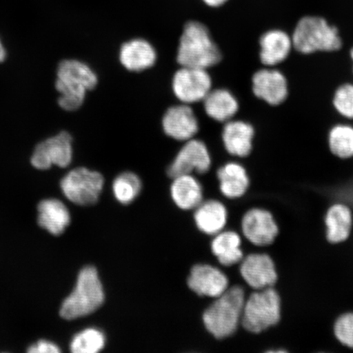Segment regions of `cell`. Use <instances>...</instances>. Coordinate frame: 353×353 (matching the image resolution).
Masks as SVG:
<instances>
[{
  "label": "cell",
  "instance_id": "4",
  "mask_svg": "<svg viewBox=\"0 0 353 353\" xmlns=\"http://www.w3.org/2000/svg\"><path fill=\"white\" fill-rule=\"evenodd\" d=\"M99 78L90 65L81 61H61L57 68L55 86L59 104L66 112H74L85 103L88 91L98 85Z\"/></svg>",
  "mask_w": 353,
  "mask_h": 353
},
{
  "label": "cell",
  "instance_id": "3",
  "mask_svg": "<svg viewBox=\"0 0 353 353\" xmlns=\"http://www.w3.org/2000/svg\"><path fill=\"white\" fill-rule=\"evenodd\" d=\"M246 296L244 287L239 285L229 286L206 309L203 314V322L215 339H227L236 333L241 325Z\"/></svg>",
  "mask_w": 353,
  "mask_h": 353
},
{
  "label": "cell",
  "instance_id": "12",
  "mask_svg": "<svg viewBox=\"0 0 353 353\" xmlns=\"http://www.w3.org/2000/svg\"><path fill=\"white\" fill-rule=\"evenodd\" d=\"M256 137L257 130L248 119L234 118L223 123L221 132L225 152L229 156L240 160L249 158L253 154Z\"/></svg>",
  "mask_w": 353,
  "mask_h": 353
},
{
  "label": "cell",
  "instance_id": "9",
  "mask_svg": "<svg viewBox=\"0 0 353 353\" xmlns=\"http://www.w3.org/2000/svg\"><path fill=\"white\" fill-rule=\"evenodd\" d=\"M242 236L250 244L259 248L274 244L280 234L275 215L263 207H252L242 215Z\"/></svg>",
  "mask_w": 353,
  "mask_h": 353
},
{
  "label": "cell",
  "instance_id": "14",
  "mask_svg": "<svg viewBox=\"0 0 353 353\" xmlns=\"http://www.w3.org/2000/svg\"><path fill=\"white\" fill-rule=\"evenodd\" d=\"M72 143V135L66 131L43 141L34 149L32 165L39 170H48L52 165L68 167L73 159Z\"/></svg>",
  "mask_w": 353,
  "mask_h": 353
},
{
  "label": "cell",
  "instance_id": "20",
  "mask_svg": "<svg viewBox=\"0 0 353 353\" xmlns=\"http://www.w3.org/2000/svg\"><path fill=\"white\" fill-rule=\"evenodd\" d=\"M202 103L207 117L220 123L236 118L241 110L239 99L227 88H212Z\"/></svg>",
  "mask_w": 353,
  "mask_h": 353
},
{
  "label": "cell",
  "instance_id": "10",
  "mask_svg": "<svg viewBox=\"0 0 353 353\" xmlns=\"http://www.w3.org/2000/svg\"><path fill=\"white\" fill-rule=\"evenodd\" d=\"M213 88V79L208 70L182 66L172 79V90L183 104L201 103Z\"/></svg>",
  "mask_w": 353,
  "mask_h": 353
},
{
  "label": "cell",
  "instance_id": "7",
  "mask_svg": "<svg viewBox=\"0 0 353 353\" xmlns=\"http://www.w3.org/2000/svg\"><path fill=\"white\" fill-rule=\"evenodd\" d=\"M250 90L260 103L268 108H279L290 98V79L280 68L260 66L251 74Z\"/></svg>",
  "mask_w": 353,
  "mask_h": 353
},
{
  "label": "cell",
  "instance_id": "28",
  "mask_svg": "<svg viewBox=\"0 0 353 353\" xmlns=\"http://www.w3.org/2000/svg\"><path fill=\"white\" fill-rule=\"evenodd\" d=\"M112 191L114 198L121 204H130L142 191V181L132 172H123L114 179Z\"/></svg>",
  "mask_w": 353,
  "mask_h": 353
},
{
  "label": "cell",
  "instance_id": "21",
  "mask_svg": "<svg viewBox=\"0 0 353 353\" xmlns=\"http://www.w3.org/2000/svg\"><path fill=\"white\" fill-rule=\"evenodd\" d=\"M119 59L130 72H141L156 64L157 52L152 44L145 39H134L122 44Z\"/></svg>",
  "mask_w": 353,
  "mask_h": 353
},
{
  "label": "cell",
  "instance_id": "6",
  "mask_svg": "<svg viewBox=\"0 0 353 353\" xmlns=\"http://www.w3.org/2000/svg\"><path fill=\"white\" fill-rule=\"evenodd\" d=\"M103 286L94 267L83 268L78 276L73 292L61 304L60 315L65 320H74L92 314L103 305Z\"/></svg>",
  "mask_w": 353,
  "mask_h": 353
},
{
  "label": "cell",
  "instance_id": "19",
  "mask_svg": "<svg viewBox=\"0 0 353 353\" xmlns=\"http://www.w3.org/2000/svg\"><path fill=\"white\" fill-rule=\"evenodd\" d=\"M326 241L332 245L346 242L352 235L353 212L347 203L339 201L331 204L324 215Z\"/></svg>",
  "mask_w": 353,
  "mask_h": 353
},
{
  "label": "cell",
  "instance_id": "18",
  "mask_svg": "<svg viewBox=\"0 0 353 353\" xmlns=\"http://www.w3.org/2000/svg\"><path fill=\"white\" fill-rule=\"evenodd\" d=\"M219 191L229 200H238L244 197L251 186L248 169L243 163L229 161L221 165L218 170Z\"/></svg>",
  "mask_w": 353,
  "mask_h": 353
},
{
  "label": "cell",
  "instance_id": "16",
  "mask_svg": "<svg viewBox=\"0 0 353 353\" xmlns=\"http://www.w3.org/2000/svg\"><path fill=\"white\" fill-rule=\"evenodd\" d=\"M161 125L168 137L180 142L195 138L200 129L193 109L183 103L168 109L163 116Z\"/></svg>",
  "mask_w": 353,
  "mask_h": 353
},
{
  "label": "cell",
  "instance_id": "31",
  "mask_svg": "<svg viewBox=\"0 0 353 353\" xmlns=\"http://www.w3.org/2000/svg\"><path fill=\"white\" fill-rule=\"evenodd\" d=\"M28 352L30 353H59L61 352V350L59 346L54 343L39 341L34 345L30 346Z\"/></svg>",
  "mask_w": 353,
  "mask_h": 353
},
{
  "label": "cell",
  "instance_id": "29",
  "mask_svg": "<svg viewBox=\"0 0 353 353\" xmlns=\"http://www.w3.org/2000/svg\"><path fill=\"white\" fill-rule=\"evenodd\" d=\"M105 344V337L100 330L87 328L74 335L70 350L74 353H97L103 350Z\"/></svg>",
  "mask_w": 353,
  "mask_h": 353
},
{
  "label": "cell",
  "instance_id": "8",
  "mask_svg": "<svg viewBox=\"0 0 353 353\" xmlns=\"http://www.w3.org/2000/svg\"><path fill=\"white\" fill-rule=\"evenodd\" d=\"M60 186L70 201L78 205L90 206L98 202L103 192L104 178L98 171L79 167L65 175Z\"/></svg>",
  "mask_w": 353,
  "mask_h": 353
},
{
  "label": "cell",
  "instance_id": "33",
  "mask_svg": "<svg viewBox=\"0 0 353 353\" xmlns=\"http://www.w3.org/2000/svg\"><path fill=\"white\" fill-rule=\"evenodd\" d=\"M6 59V51L4 50L3 43L0 41V63H2Z\"/></svg>",
  "mask_w": 353,
  "mask_h": 353
},
{
  "label": "cell",
  "instance_id": "34",
  "mask_svg": "<svg viewBox=\"0 0 353 353\" xmlns=\"http://www.w3.org/2000/svg\"><path fill=\"white\" fill-rule=\"evenodd\" d=\"M348 57H350V63H351V72L352 76L353 78V46H351L350 50H348Z\"/></svg>",
  "mask_w": 353,
  "mask_h": 353
},
{
  "label": "cell",
  "instance_id": "15",
  "mask_svg": "<svg viewBox=\"0 0 353 353\" xmlns=\"http://www.w3.org/2000/svg\"><path fill=\"white\" fill-rule=\"evenodd\" d=\"M294 52L292 37L285 30H268L258 39V59L261 66L280 68Z\"/></svg>",
  "mask_w": 353,
  "mask_h": 353
},
{
  "label": "cell",
  "instance_id": "23",
  "mask_svg": "<svg viewBox=\"0 0 353 353\" xmlns=\"http://www.w3.org/2000/svg\"><path fill=\"white\" fill-rule=\"evenodd\" d=\"M242 244V238L237 232L222 231L214 236L211 250L221 265L232 267L239 264L244 258Z\"/></svg>",
  "mask_w": 353,
  "mask_h": 353
},
{
  "label": "cell",
  "instance_id": "22",
  "mask_svg": "<svg viewBox=\"0 0 353 353\" xmlns=\"http://www.w3.org/2000/svg\"><path fill=\"white\" fill-rule=\"evenodd\" d=\"M195 210L194 219L196 226L206 235L215 236L226 227L228 212L222 202L218 200L202 201Z\"/></svg>",
  "mask_w": 353,
  "mask_h": 353
},
{
  "label": "cell",
  "instance_id": "2",
  "mask_svg": "<svg viewBox=\"0 0 353 353\" xmlns=\"http://www.w3.org/2000/svg\"><path fill=\"white\" fill-rule=\"evenodd\" d=\"M222 60V51L212 37L208 28L201 22H188L180 37L176 54L178 63L181 66L209 70Z\"/></svg>",
  "mask_w": 353,
  "mask_h": 353
},
{
  "label": "cell",
  "instance_id": "25",
  "mask_svg": "<svg viewBox=\"0 0 353 353\" xmlns=\"http://www.w3.org/2000/svg\"><path fill=\"white\" fill-rule=\"evenodd\" d=\"M171 185V196L179 208L195 210L203 201L204 191L200 181L192 174L175 176Z\"/></svg>",
  "mask_w": 353,
  "mask_h": 353
},
{
  "label": "cell",
  "instance_id": "11",
  "mask_svg": "<svg viewBox=\"0 0 353 353\" xmlns=\"http://www.w3.org/2000/svg\"><path fill=\"white\" fill-rule=\"evenodd\" d=\"M212 166V157L208 145L202 140L193 138L185 142L167 169V174L176 176L192 174L195 172L205 174Z\"/></svg>",
  "mask_w": 353,
  "mask_h": 353
},
{
  "label": "cell",
  "instance_id": "17",
  "mask_svg": "<svg viewBox=\"0 0 353 353\" xmlns=\"http://www.w3.org/2000/svg\"><path fill=\"white\" fill-rule=\"evenodd\" d=\"M188 284L200 296L215 299L228 289L230 281L219 268L210 264H197L192 268Z\"/></svg>",
  "mask_w": 353,
  "mask_h": 353
},
{
  "label": "cell",
  "instance_id": "30",
  "mask_svg": "<svg viewBox=\"0 0 353 353\" xmlns=\"http://www.w3.org/2000/svg\"><path fill=\"white\" fill-rule=\"evenodd\" d=\"M333 333L335 341L341 345L353 350V312L339 315L334 321Z\"/></svg>",
  "mask_w": 353,
  "mask_h": 353
},
{
  "label": "cell",
  "instance_id": "32",
  "mask_svg": "<svg viewBox=\"0 0 353 353\" xmlns=\"http://www.w3.org/2000/svg\"><path fill=\"white\" fill-rule=\"evenodd\" d=\"M228 0H203L207 6L211 8H219L223 6L224 3H226Z\"/></svg>",
  "mask_w": 353,
  "mask_h": 353
},
{
  "label": "cell",
  "instance_id": "1",
  "mask_svg": "<svg viewBox=\"0 0 353 353\" xmlns=\"http://www.w3.org/2000/svg\"><path fill=\"white\" fill-rule=\"evenodd\" d=\"M291 37L294 52L301 56L333 54L343 48V38L337 26L319 16L300 19Z\"/></svg>",
  "mask_w": 353,
  "mask_h": 353
},
{
  "label": "cell",
  "instance_id": "5",
  "mask_svg": "<svg viewBox=\"0 0 353 353\" xmlns=\"http://www.w3.org/2000/svg\"><path fill=\"white\" fill-rule=\"evenodd\" d=\"M282 316L283 301L276 286L253 290L246 296L241 326L247 333L261 334L278 325Z\"/></svg>",
  "mask_w": 353,
  "mask_h": 353
},
{
  "label": "cell",
  "instance_id": "27",
  "mask_svg": "<svg viewBox=\"0 0 353 353\" xmlns=\"http://www.w3.org/2000/svg\"><path fill=\"white\" fill-rule=\"evenodd\" d=\"M330 104L341 121L353 122V81H343L334 88Z\"/></svg>",
  "mask_w": 353,
  "mask_h": 353
},
{
  "label": "cell",
  "instance_id": "24",
  "mask_svg": "<svg viewBox=\"0 0 353 353\" xmlns=\"http://www.w3.org/2000/svg\"><path fill=\"white\" fill-rule=\"evenodd\" d=\"M326 148L331 156L339 161L353 159V123L339 121L329 127L325 136Z\"/></svg>",
  "mask_w": 353,
  "mask_h": 353
},
{
  "label": "cell",
  "instance_id": "26",
  "mask_svg": "<svg viewBox=\"0 0 353 353\" xmlns=\"http://www.w3.org/2000/svg\"><path fill=\"white\" fill-rule=\"evenodd\" d=\"M39 226L54 236L63 233L70 222L68 209L56 199H48L38 206Z\"/></svg>",
  "mask_w": 353,
  "mask_h": 353
},
{
  "label": "cell",
  "instance_id": "13",
  "mask_svg": "<svg viewBox=\"0 0 353 353\" xmlns=\"http://www.w3.org/2000/svg\"><path fill=\"white\" fill-rule=\"evenodd\" d=\"M239 272L242 280L253 290L276 286L279 280L274 259L263 252L245 255L239 263Z\"/></svg>",
  "mask_w": 353,
  "mask_h": 353
}]
</instances>
